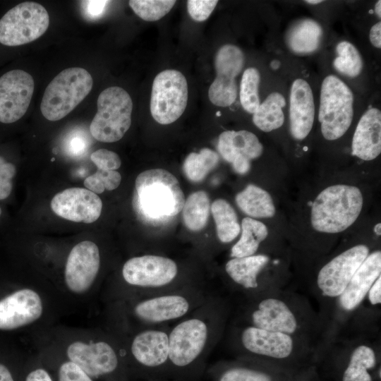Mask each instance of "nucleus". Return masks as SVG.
Instances as JSON below:
<instances>
[{
  "label": "nucleus",
  "mask_w": 381,
  "mask_h": 381,
  "mask_svg": "<svg viewBox=\"0 0 381 381\" xmlns=\"http://www.w3.org/2000/svg\"><path fill=\"white\" fill-rule=\"evenodd\" d=\"M225 306L214 293L203 304L170 327L171 380L195 381L207 369L209 356L224 327Z\"/></svg>",
  "instance_id": "obj_1"
},
{
  "label": "nucleus",
  "mask_w": 381,
  "mask_h": 381,
  "mask_svg": "<svg viewBox=\"0 0 381 381\" xmlns=\"http://www.w3.org/2000/svg\"><path fill=\"white\" fill-rule=\"evenodd\" d=\"M214 292L204 284L131 298L123 307L131 332L171 326L203 304Z\"/></svg>",
  "instance_id": "obj_2"
},
{
  "label": "nucleus",
  "mask_w": 381,
  "mask_h": 381,
  "mask_svg": "<svg viewBox=\"0 0 381 381\" xmlns=\"http://www.w3.org/2000/svg\"><path fill=\"white\" fill-rule=\"evenodd\" d=\"M135 207L145 222H168L183 209L184 194L178 179L162 169L141 172L135 179Z\"/></svg>",
  "instance_id": "obj_3"
},
{
  "label": "nucleus",
  "mask_w": 381,
  "mask_h": 381,
  "mask_svg": "<svg viewBox=\"0 0 381 381\" xmlns=\"http://www.w3.org/2000/svg\"><path fill=\"white\" fill-rule=\"evenodd\" d=\"M122 279L132 291L129 298L152 295L202 284L183 277L179 263L171 258L146 254L123 264Z\"/></svg>",
  "instance_id": "obj_4"
},
{
  "label": "nucleus",
  "mask_w": 381,
  "mask_h": 381,
  "mask_svg": "<svg viewBox=\"0 0 381 381\" xmlns=\"http://www.w3.org/2000/svg\"><path fill=\"white\" fill-rule=\"evenodd\" d=\"M171 326L131 332L126 344L132 373L143 380H171L169 333Z\"/></svg>",
  "instance_id": "obj_5"
},
{
  "label": "nucleus",
  "mask_w": 381,
  "mask_h": 381,
  "mask_svg": "<svg viewBox=\"0 0 381 381\" xmlns=\"http://www.w3.org/2000/svg\"><path fill=\"white\" fill-rule=\"evenodd\" d=\"M363 195L353 186L337 184L321 191L311 207L310 221L319 232L336 234L357 219L363 207Z\"/></svg>",
  "instance_id": "obj_6"
},
{
  "label": "nucleus",
  "mask_w": 381,
  "mask_h": 381,
  "mask_svg": "<svg viewBox=\"0 0 381 381\" xmlns=\"http://www.w3.org/2000/svg\"><path fill=\"white\" fill-rule=\"evenodd\" d=\"M92 84L91 75L84 68L63 70L45 89L40 104L42 115L51 121L65 117L89 94Z\"/></svg>",
  "instance_id": "obj_7"
},
{
  "label": "nucleus",
  "mask_w": 381,
  "mask_h": 381,
  "mask_svg": "<svg viewBox=\"0 0 381 381\" xmlns=\"http://www.w3.org/2000/svg\"><path fill=\"white\" fill-rule=\"evenodd\" d=\"M354 96L350 87L335 75H327L320 93L318 121L322 136L327 140L342 137L354 114Z\"/></svg>",
  "instance_id": "obj_8"
},
{
  "label": "nucleus",
  "mask_w": 381,
  "mask_h": 381,
  "mask_svg": "<svg viewBox=\"0 0 381 381\" xmlns=\"http://www.w3.org/2000/svg\"><path fill=\"white\" fill-rule=\"evenodd\" d=\"M66 355L94 380L128 381L126 363L111 341H74L68 345Z\"/></svg>",
  "instance_id": "obj_9"
},
{
  "label": "nucleus",
  "mask_w": 381,
  "mask_h": 381,
  "mask_svg": "<svg viewBox=\"0 0 381 381\" xmlns=\"http://www.w3.org/2000/svg\"><path fill=\"white\" fill-rule=\"evenodd\" d=\"M133 102L129 94L120 87L104 90L97 99V111L90 132L97 140L114 143L121 139L131 124Z\"/></svg>",
  "instance_id": "obj_10"
},
{
  "label": "nucleus",
  "mask_w": 381,
  "mask_h": 381,
  "mask_svg": "<svg viewBox=\"0 0 381 381\" xmlns=\"http://www.w3.org/2000/svg\"><path fill=\"white\" fill-rule=\"evenodd\" d=\"M47 10L35 2H23L11 8L0 20V43L9 47L31 42L47 30Z\"/></svg>",
  "instance_id": "obj_11"
},
{
  "label": "nucleus",
  "mask_w": 381,
  "mask_h": 381,
  "mask_svg": "<svg viewBox=\"0 0 381 381\" xmlns=\"http://www.w3.org/2000/svg\"><path fill=\"white\" fill-rule=\"evenodd\" d=\"M188 96V83L180 71L169 69L159 73L152 86V116L162 125L176 121L185 111Z\"/></svg>",
  "instance_id": "obj_12"
},
{
  "label": "nucleus",
  "mask_w": 381,
  "mask_h": 381,
  "mask_svg": "<svg viewBox=\"0 0 381 381\" xmlns=\"http://www.w3.org/2000/svg\"><path fill=\"white\" fill-rule=\"evenodd\" d=\"M244 62L243 52L234 44H226L218 49L214 58L217 75L208 90V97L213 104L226 107L236 101V78L243 70Z\"/></svg>",
  "instance_id": "obj_13"
},
{
  "label": "nucleus",
  "mask_w": 381,
  "mask_h": 381,
  "mask_svg": "<svg viewBox=\"0 0 381 381\" xmlns=\"http://www.w3.org/2000/svg\"><path fill=\"white\" fill-rule=\"evenodd\" d=\"M34 87L32 77L23 70H12L0 77V122L13 123L25 114Z\"/></svg>",
  "instance_id": "obj_14"
},
{
  "label": "nucleus",
  "mask_w": 381,
  "mask_h": 381,
  "mask_svg": "<svg viewBox=\"0 0 381 381\" xmlns=\"http://www.w3.org/2000/svg\"><path fill=\"white\" fill-rule=\"evenodd\" d=\"M368 253V246L357 245L323 266L317 279L318 286L322 294L329 297L339 296Z\"/></svg>",
  "instance_id": "obj_15"
},
{
  "label": "nucleus",
  "mask_w": 381,
  "mask_h": 381,
  "mask_svg": "<svg viewBox=\"0 0 381 381\" xmlns=\"http://www.w3.org/2000/svg\"><path fill=\"white\" fill-rule=\"evenodd\" d=\"M100 267L98 246L92 241L76 244L67 258L64 279L68 289L75 294H83L94 283Z\"/></svg>",
  "instance_id": "obj_16"
},
{
  "label": "nucleus",
  "mask_w": 381,
  "mask_h": 381,
  "mask_svg": "<svg viewBox=\"0 0 381 381\" xmlns=\"http://www.w3.org/2000/svg\"><path fill=\"white\" fill-rule=\"evenodd\" d=\"M51 208L65 219L90 224L99 217L102 202L97 194L87 188H70L54 196Z\"/></svg>",
  "instance_id": "obj_17"
},
{
  "label": "nucleus",
  "mask_w": 381,
  "mask_h": 381,
  "mask_svg": "<svg viewBox=\"0 0 381 381\" xmlns=\"http://www.w3.org/2000/svg\"><path fill=\"white\" fill-rule=\"evenodd\" d=\"M43 312L42 299L31 289H22L0 300V329L12 330L38 320Z\"/></svg>",
  "instance_id": "obj_18"
},
{
  "label": "nucleus",
  "mask_w": 381,
  "mask_h": 381,
  "mask_svg": "<svg viewBox=\"0 0 381 381\" xmlns=\"http://www.w3.org/2000/svg\"><path fill=\"white\" fill-rule=\"evenodd\" d=\"M217 149L224 159L238 174H247L250 161L261 156L263 146L258 138L248 131H226L218 139Z\"/></svg>",
  "instance_id": "obj_19"
},
{
  "label": "nucleus",
  "mask_w": 381,
  "mask_h": 381,
  "mask_svg": "<svg viewBox=\"0 0 381 381\" xmlns=\"http://www.w3.org/2000/svg\"><path fill=\"white\" fill-rule=\"evenodd\" d=\"M315 115V105L310 84L302 78L294 80L289 95V130L295 140H302L308 135Z\"/></svg>",
  "instance_id": "obj_20"
},
{
  "label": "nucleus",
  "mask_w": 381,
  "mask_h": 381,
  "mask_svg": "<svg viewBox=\"0 0 381 381\" xmlns=\"http://www.w3.org/2000/svg\"><path fill=\"white\" fill-rule=\"evenodd\" d=\"M239 342L242 349L250 353L275 358H286L293 350V340L289 334L254 326L241 331Z\"/></svg>",
  "instance_id": "obj_21"
},
{
  "label": "nucleus",
  "mask_w": 381,
  "mask_h": 381,
  "mask_svg": "<svg viewBox=\"0 0 381 381\" xmlns=\"http://www.w3.org/2000/svg\"><path fill=\"white\" fill-rule=\"evenodd\" d=\"M352 155L370 161L381 152V111L372 107L366 110L356 126L351 144Z\"/></svg>",
  "instance_id": "obj_22"
},
{
  "label": "nucleus",
  "mask_w": 381,
  "mask_h": 381,
  "mask_svg": "<svg viewBox=\"0 0 381 381\" xmlns=\"http://www.w3.org/2000/svg\"><path fill=\"white\" fill-rule=\"evenodd\" d=\"M380 273L381 252L377 250L368 255L339 296L341 307L346 310L356 308L380 276Z\"/></svg>",
  "instance_id": "obj_23"
},
{
  "label": "nucleus",
  "mask_w": 381,
  "mask_h": 381,
  "mask_svg": "<svg viewBox=\"0 0 381 381\" xmlns=\"http://www.w3.org/2000/svg\"><path fill=\"white\" fill-rule=\"evenodd\" d=\"M249 316L252 326L265 330L289 334L297 328L293 313L285 303L277 298L261 301Z\"/></svg>",
  "instance_id": "obj_24"
},
{
  "label": "nucleus",
  "mask_w": 381,
  "mask_h": 381,
  "mask_svg": "<svg viewBox=\"0 0 381 381\" xmlns=\"http://www.w3.org/2000/svg\"><path fill=\"white\" fill-rule=\"evenodd\" d=\"M269 260L265 255L234 258L226 262L224 270L236 284L245 289H255L258 287V276Z\"/></svg>",
  "instance_id": "obj_25"
},
{
  "label": "nucleus",
  "mask_w": 381,
  "mask_h": 381,
  "mask_svg": "<svg viewBox=\"0 0 381 381\" xmlns=\"http://www.w3.org/2000/svg\"><path fill=\"white\" fill-rule=\"evenodd\" d=\"M322 33V28L317 21L310 18L302 19L290 28L286 42L295 54H312L319 48Z\"/></svg>",
  "instance_id": "obj_26"
},
{
  "label": "nucleus",
  "mask_w": 381,
  "mask_h": 381,
  "mask_svg": "<svg viewBox=\"0 0 381 381\" xmlns=\"http://www.w3.org/2000/svg\"><path fill=\"white\" fill-rule=\"evenodd\" d=\"M236 202L245 214L254 218H270L275 207L270 193L253 184L248 185L236 195Z\"/></svg>",
  "instance_id": "obj_27"
},
{
  "label": "nucleus",
  "mask_w": 381,
  "mask_h": 381,
  "mask_svg": "<svg viewBox=\"0 0 381 381\" xmlns=\"http://www.w3.org/2000/svg\"><path fill=\"white\" fill-rule=\"evenodd\" d=\"M286 103L280 92L270 93L253 114V123L263 132L278 129L284 122L283 108Z\"/></svg>",
  "instance_id": "obj_28"
},
{
  "label": "nucleus",
  "mask_w": 381,
  "mask_h": 381,
  "mask_svg": "<svg viewBox=\"0 0 381 381\" xmlns=\"http://www.w3.org/2000/svg\"><path fill=\"white\" fill-rule=\"evenodd\" d=\"M241 235L233 246L230 256L243 258L255 255L260 243L267 235V226L261 222L250 217H245L241 223Z\"/></svg>",
  "instance_id": "obj_29"
},
{
  "label": "nucleus",
  "mask_w": 381,
  "mask_h": 381,
  "mask_svg": "<svg viewBox=\"0 0 381 381\" xmlns=\"http://www.w3.org/2000/svg\"><path fill=\"white\" fill-rule=\"evenodd\" d=\"M211 211L219 241L228 243L234 241L239 234L241 227L233 207L226 200L217 199L212 204Z\"/></svg>",
  "instance_id": "obj_30"
},
{
  "label": "nucleus",
  "mask_w": 381,
  "mask_h": 381,
  "mask_svg": "<svg viewBox=\"0 0 381 381\" xmlns=\"http://www.w3.org/2000/svg\"><path fill=\"white\" fill-rule=\"evenodd\" d=\"M183 219L186 226L192 231H199L207 224L210 210V198L206 192L191 193L183 207Z\"/></svg>",
  "instance_id": "obj_31"
},
{
  "label": "nucleus",
  "mask_w": 381,
  "mask_h": 381,
  "mask_svg": "<svg viewBox=\"0 0 381 381\" xmlns=\"http://www.w3.org/2000/svg\"><path fill=\"white\" fill-rule=\"evenodd\" d=\"M205 372L212 381H272L267 373L240 365L216 363L207 368Z\"/></svg>",
  "instance_id": "obj_32"
},
{
  "label": "nucleus",
  "mask_w": 381,
  "mask_h": 381,
  "mask_svg": "<svg viewBox=\"0 0 381 381\" xmlns=\"http://www.w3.org/2000/svg\"><path fill=\"white\" fill-rule=\"evenodd\" d=\"M219 161V155L215 151L203 148L200 152H191L186 157L183 170L188 180L200 182L217 167Z\"/></svg>",
  "instance_id": "obj_33"
},
{
  "label": "nucleus",
  "mask_w": 381,
  "mask_h": 381,
  "mask_svg": "<svg viewBox=\"0 0 381 381\" xmlns=\"http://www.w3.org/2000/svg\"><path fill=\"white\" fill-rule=\"evenodd\" d=\"M374 351L369 346L361 345L353 351L348 367L343 375V381H372L368 370L375 365Z\"/></svg>",
  "instance_id": "obj_34"
},
{
  "label": "nucleus",
  "mask_w": 381,
  "mask_h": 381,
  "mask_svg": "<svg viewBox=\"0 0 381 381\" xmlns=\"http://www.w3.org/2000/svg\"><path fill=\"white\" fill-rule=\"evenodd\" d=\"M337 56L334 68L341 74L349 78L359 75L363 70V59L357 48L348 41H341L336 46Z\"/></svg>",
  "instance_id": "obj_35"
},
{
  "label": "nucleus",
  "mask_w": 381,
  "mask_h": 381,
  "mask_svg": "<svg viewBox=\"0 0 381 381\" xmlns=\"http://www.w3.org/2000/svg\"><path fill=\"white\" fill-rule=\"evenodd\" d=\"M260 74L257 68L250 67L244 71L240 83V102L243 109L249 114H253L260 104Z\"/></svg>",
  "instance_id": "obj_36"
},
{
  "label": "nucleus",
  "mask_w": 381,
  "mask_h": 381,
  "mask_svg": "<svg viewBox=\"0 0 381 381\" xmlns=\"http://www.w3.org/2000/svg\"><path fill=\"white\" fill-rule=\"evenodd\" d=\"M176 1L131 0L128 4L135 13L145 21H156L167 14Z\"/></svg>",
  "instance_id": "obj_37"
},
{
  "label": "nucleus",
  "mask_w": 381,
  "mask_h": 381,
  "mask_svg": "<svg viewBox=\"0 0 381 381\" xmlns=\"http://www.w3.org/2000/svg\"><path fill=\"white\" fill-rule=\"evenodd\" d=\"M121 181V174L116 171L97 169V171L87 176L84 181L85 187L95 194H100L104 190L116 189Z\"/></svg>",
  "instance_id": "obj_38"
},
{
  "label": "nucleus",
  "mask_w": 381,
  "mask_h": 381,
  "mask_svg": "<svg viewBox=\"0 0 381 381\" xmlns=\"http://www.w3.org/2000/svg\"><path fill=\"white\" fill-rule=\"evenodd\" d=\"M90 159L97 169L103 170L116 171L121 164L119 156L107 149H99L93 152Z\"/></svg>",
  "instance_id": "obj_39"
},
{
  "label": "nucleus",
  "mask_w": 381,
  "mask_h": 381,
  "mask_svg": "<svg viewBox=\"0 0 381 381\" xmlns=\"http://www.w3.org/2000/svg\"><path fill=\"white\" fill-rule=\"evenodd\" d=\"M217 3V0H189L187 10L194 20L202 22L209 18Z\"/></svg>",
  "instance_id": "obj_40"
},
{
  "label": "nucleus",
  "mask_w": 381,
  "mask_h": 381,
  "mask_svg": "<svg viewBox=\"0 0 381 381\" xmlns=\"http://www.w3.org/2000/svg\"><path fill=\"white\" fill-rule=\"evenodd\" d=\"M57 381H95L80 367L68 361L62 363L57 370Z\"/></svg>",
  "instance_id": "obj_41"
},
{
  "label": "nucleus",
  "mask_w": 381,
  "mask_h": 381,
  "mask_svg": "<svg viewBox=\"0 0 381 381\" xmlns=\"http://www.w3.org/2000/svg\"><path fill=\"white\" fill-rule=\"evenodd\" d=\"M88 137L85 133L75 130L71 132L65 141L66 152L73 157L82 155L88 147Z\"/></svg>",
  "instance_id": "obj_42"
},
{
  "label": "nucleus",
  "mask_w": 381,
  "mask_h": 381,
  "mask_svg": "<svg viewBox=\"0 0 381 381\" xmlns=\"http://www.w3.org/2000/svg\"><path fill=\"white\" fill-rule=\"evenodd\" d=\"M15 174V166L0 156V200L6 199L11 194Z\"/></svg>",
  "instance_id": "obj_43"
},
{
  "label": "nucleus",
  "mask_w": 381,
  "mask_h": 381,
  "mask_svg": "<svg viewBox=\"0 0 381 381\" xmlns=\"http://www.w3.org/2000/svg\"><path fill=\"white\" fill-rule=\"evenodd\" d=\"M109 1L87 0L81 1L84 16L88 20L99 19L104 13Z\"/></svg>",
  "instance_id": "obj_44"
},
{
  "label": "nucleus",
  "mask_w": 381,
  "mask_h": 381,
  "mask_svg": "<svg viewBox=\"0 0 381 381\" xmlns=\"http://www.w3.org/2000/svg\"><path fill=\"white\" fill-rule=\"evenodd\" d=\"M24 381H54V380L47 370L37 368L26 375Z\"/></svg>",
  "instance_id": "obj_45"
},
{
  "label": "nucleus",
  "mask_w": 381,
  "mask_h": 381,
  "mask_svg": "<svg viewBox=\"0 0 381 381\" xmlns=\"http://www.w3.org/2000/svg\"><path fill=\"white\" fill-rule=\"evenodd\" d=\"M369 301L373 305L381 303V277L380 276L368 291Z\"/></svg>",
  "instance_id": "obj_46"
},
{
  "label": "nucleus",
  "mask_w": 381,
  "mask_h": 381,
  "mask_svg": "<svg viewBox=\"0 0 381 381\" xmlns=\"http://www.w3.org/2000/svg\"><path fill=\"white\" fill-rule=\"evenodd\" d=\"M370 42L376 48H381V22L374 24L369 32Z\"/></svg>",
  "instance_id": "obj_47"
},
{
  "label": "nucleus",
  "mask_w": 381,
  "mask_h": 381,
  "mask_svg": "<svg viewBox=\"0 0 381 381\" xmlns=\"http://www.w3.org/2000/svg\"><path fill=\"white\" fill-rule=\"evenodd\" d=\"M0 381H16L11 370L0 362Z\"/></svg>",
  "instance_id": "obj_48"
},
{
  "label": "nucleus",
  "mask_w": 381,
  "mask_h": 381,
  "mask_svg": "<svg viewBox=\"0 0 381 381\" xmlns=\"http://www.w3.org/2000/svg\"><path fill=\"white\" fill-rule=\"evenodd\" d=\"M375 13L376 16L380 19L381 18V1H377L375 5Z\"/></svg>",
  "instance_id": "obj_49"
},
{
  "label": "nucleus",
  "mask_w": 381,
  "mask_h": 381,
  "mask_svg": "<svg viewBox=\"0 0 381 381\" xmlns=\"http://www.w3.org/2000/svg\"><path fill=\"white\" fill-rule=\"evenodd\" d=\"M374 232L377 236H380L381 234V224L380 223L377 224L374 227Z\"/></svg>",
  "instance_id": "obj_50"
},
{
  "label": "nucleus",
  "mask_w": 381,
  "mask_h": 381,
  "mask_svg": "<svg viewBox=\"0 0 381 381\" xmlns=\"http://www.w3.org/2000/svg\"><path fill=\"white\" fill-rule=\"evenodd\" d=\"M280 66V63L279 61L277 60H274V61H272V63H271V67L273 68V69H277Z\"/></svg>",
  "instance_id": "obj_51"
},
{
  "label": "nucleus",
  "mask_w": 381,
  "mask_h": 381,
  "mask_svg": "<svg viewBox=\"0 0 381 381\" xmlns=\"http://www.w3.org/2000/svg\"><path fill=\"white\" fill-rule=\"evenodd\" d=\"M306 3L307 4H320L322 2H323V1H321V0H307V1H305Z\"/></svg>",
  "instance_id": "obj_52"
},
{
  "label": "nucleus",
  "mask_w": 381,
  "mask_h": 381,
  "mask_svg": "<svg viewBox=\"0 0 381 381\" xmlns=\"http://www.w3.org/2000/svg\"><path fill=\"white\" fill-rule=\"evenodd\" d=\"M147 381H177L174 380H147Z\"/></svg>",
  "instance_id": "obj_53"
},
{
  "label": "nucleus",
  "mask_w": 381,
  "mask_h": 381,
  "mask_svg": "<svg viewBox=\"0 0 381 381\" xmlns=\"http://www.w3.org/2000/svg\"><path fill=\"white\" fill-rule=\"evenodd\" d=\"M1 209L0 208V215H1Z\"/></svg>",
  "instance_id": "obj_54"
}]
</instances>
